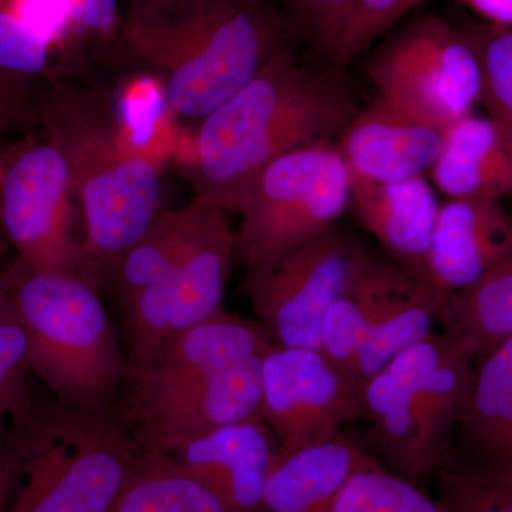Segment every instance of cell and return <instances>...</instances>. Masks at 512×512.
Here are the masks:
<instances>
[{"mask_svg":"<svg viewBox=\"0 0 512 512\" xmlns=\"http://www.w3.org/2000/svg\"><path fill=\"white\" fill-rule=\"evenodd\" d=\"M359 111L345 67H312L292 55L269 64L201 119L194 198L238 214L266 165L296 148L332 144Z\"/></svg>","mask_w":512,"mask_h":512,"instance_id":"obj_1","label":"cell"},{"mask_svg":"<svg viewBox=\"0 0 512 512\" xmlns=\"http://www.w3.org/2000/svg\"><path fill=\"white\" fill-rule=\"evenodd\" d=\"M123 45L160 77L175 114L201 120L303 43L276 0H177L127 9Z\"/></svg>","mask_w":512,"mask_h":512,"instance_id":"obj_2","label":"cell"},{"mask_svg":"<svg viewBox=\"0 0 512 512\" xmlns=\"http://www.w3.org/2000/svg\"><path fill=\"white\" fill-rule=\"evenodd\" d=\"M0 437V512H114L141 460L113 407L30 392Z\"/></svg>","mask_w":512,"mask_h":512,"instance_id":"obj_3","label":"cell"},{"mask_svg":"<svg viewBox=\"0 0 512 512\" xmlns=\"http://www.w3.org/2000/svg\"><path fill=\"white\" fill-rule=\"evenodd\" d=\"M63 151L82 208L83 268L94 285L109 282L121 256L163 210L156 161L124 147L110 101L60 79L43 87L35 124Z\"/></svg>","mask_w":512,"mask_h":512,"instance_id":"obj_4","label":"cell"},{"mask_svg":"<svg viewBox=\"0 0 512 512\" xmlns=\"http://www.w3.org/2000/svg\"><path fill=\"white\" fill-rule=\"evenodd\" d=\"M476 357L446 333H431L393 359L362 390L363 448L412 483L431 476L453 448Z\"/></svg>","mask_w":512,"mask_h":512,"instance_id":"obj_5","label":"cell"},{"mask_svg":"<svg viewBox=\"0 0 512 512\" xmlns=\"http://www.w3.org/2000/svg\"><path fill=\"white\" fill-rule=\"evenodd\" d=\"M28 333L30 365L47 392L82 407H113L128 359L99 295V286L69 272L5 269Z\"/></svg>","mask_w":512,"mask_h":512,"instance_id":"obj_6","label":"cell"},{"mask_svg":"<svg viewBox=\"0 0 512 512\" xmlns=\"http://www.w3.org/2000/svg\"><path fill=\"white\" fill-rule=\"evenodd\" d=\"M350 204L348 165L333 144L296 148L266 165L238 214L237 261L251 268L335 227Z\"/></svg>","mask_w":512,"mask_h":512,"instance_id":"obj_7","label":"cell"},{"mask_svg":"<svg viewBox=\"0 0 512 512\" xmlns=\"http://www.w3.org/2000/svg\"><path fill=\"white\" fill-rule=\"evenodd\" d=\"M365 72L379 96L443 131L481 99L476 50L463 29L437 15L389 36L367 57Z\"/></svg>","mask_w":512,"mask_h":512,"instance_id":"obj_8","label":"cell"},{"mask_svg":"<svg viewBox=\"0 0 512 512\" xmlns=\"http://www.w3.org/2000/svg\"><path fill=\"white\" fill-rule=\"evenodd\" d=\"M367 254L349 234L332 227L248 268L239 293L276 345L319 350L326 313L352 284Z\"/></svg>","mask_w":512,"mask_h":512,"instance_id":"obj_9","label":"cell"},{"mask_svg":"<svg viewBox=\"0 0 512 512\" xmlns=\"http://www.w3.org/2000/svg\"><path fill=\"white\" fill-rule=\"evenodd\" d=\"M72 173L63 151L40 131L8 144L0 183V227L19 261L45 272L80 274Z\"/></svg>","mask_w":512,"mask_h":512,"instance_id":"obj_10","label":"cell"},{"mask_svg":"<svg viewBox=\"0 0 512 512\" xmlns=\"http://www.w3.org/2000/svg\"><path fill=\"white\" fill-rule=\"evenodd\" d=\"M237 229L231 214L215 207L190 251L150 288L120 303L128 365L146 359L165 340L224 309Z\"/></svg>","mask_w":512,"mask_h":512,"instance_id":"obj_11","label":"cell"},{"mask_svg":"<svg viewBox=\"0 0 512 512\" xmlns=\"http://www.w3.org/2000/svg\"><path fill=\"white\" fill-rule=\"evenodd\" d=\"M261 416L288 453L362 417V392L319 350L275 345L262 360Z\"/></svg>","mask_w":512,"mask_h":512,"instance_id":"obj_12","label":"cell"},{"mask_svg":"<svg viewBox=\"0 0 512 512\" xmlns=\"http://www.w3.org/2000/svg\"><path fill=\"white\" fill-rule=\"evenodd\" d=\"M276 345L261 320L221 309L214 316L165 340L141 362L128 365L114 406L120 410L160 399L225 372Z\"/></svg>","mask_w":512,"mask_h":512,"instance_id":"obj_13","label":"cell"},{"mask_svg":"<svg viewBox=\"0 0 512 512\" xmlns=\"http://www.w3.org/2000/svg\"><path fill=\"white\" fill-rule=\"evenodd\" d=\"M265 355L160 399L131 409H117L130 427L141 456H165L184 441L262 417Z\"/></svg>","mask_w":512,"mask_h":512,"instance_id":"obj_14","label":"cell"},{"mask_svg":"<svg viewBox=\"0 0 512 512\" xmlns=\"http://www.w3.org/2000/svg\"><path fill=\"white\" fill-rule=\"evenodd\" d=\"M279 456L274 433L255 417L184 441L161 458L207 487L232 512H259Z\"/></svg>","mask_w":512,"mask_h":512,"instance_id":"obj_15","label":"cell"},{"mask_svg":"<svg viewBox=\"0 0 512 512\" xmlns=\"http://www.w3.org/2000/svg\"><path fill=\"white\" fill-rule=\"evenodd\" d=\"M512 251V214L501 201L448 198L439 205L426 282L448 296L466 291Z\"/></svg>","mask_w":512,"mask_h":512,"instance_id":"obj_16","label":"cell"},{"mask_svg":"<svg viewBox=\"0 0 512 512\" xmlns=\"http://www.w3.org/2000/svg\"><path fill=\"white\" fill-rule=\"evenodd\" d=\"M444 131L379 96L355 114L338 146L352 177L409 180L433 167Z\"/></svg>","mask_w":512,"mask_h":512,"instance_id":"obj_17","label":"cell"},{"mask_svg":"<svg viewBox=\"0 0 512 512\" xmlns=\"http://www.w3.org/2000/svg\"><path fill=\"white\" fill-rule=\"evenodd\" d=\"M350 204L357 220L382 245L387 258L426 282L427 258L440 204L424 175L389 183L350 175Z\"/></svg>","mask_w":512,"mask_h":512,"instance_id":"obj_18","label":"cell"},{"mask_svg":"<svg viewBox=\"0 0 512 512\" xmlns=\"http://www.w3.org/2000/svg\"><path fill=\"white\" fill-rule=\"evenodd\" d=\"M375 464L359 441L343 433L281 453L266 481L259 512H329L346 481Z\"/></svg>","mask_w":512,"mask_h":512,"instance_id":"obj_19","label":"cell"},{"mask_svg":"<svg viewBox=\"0 0 512 512\" xmlns=\"http://www.w3.org/2000/svg\"><path fill=\"white\" fill-rule=\"evenodd\" d=\"M429 173L448 198L501 201L512 194V150L490 117L471 113L444 131Z\"/></svg>","mask_w":512,"mask_h":512,"instance_id":"obj_20","label":"cell"},{"mask_svg":"<svg viewBox=\"0 0 512 512\" xmlns=\"http://www.w3.org/2000/svg\"><path fill=\"white\" fill-rule=\"evenodd\" d=\"M444 299L389 258L382 298L359 357L357 377L362 390L400 353L434 333Z\"/></svg>","mask_w":512,"mask_h":512,"instance_id":"obj_21","label":"cell"},{"mask_svg":"<svg viewBox=\"0 0 512 512\" xmlns=\"http://www.w3.org/2000/svg\"><path fill=\"white\" fill-rule=\"evenodd\" d=\"M477 360L453 450L478 463L512 466V333Z\"/></svg>","mask_w":512,"mask_h":512,"instance_id":"obj_22","label":"cell"},{"mask_svg":"<svg viewBox=\"0 0 512 512\" xmlns=\"http://www.w3.org/2000/svg\"><path fill=\"white\" fill-rule=\"evenodd\" d=\"M214 208V205L194 198L178 210H161L153 224L124 252L111 272L109 282L119 305L157 284L168 269L190 251Z\"/></svg>","mask_w":512,"mask_h":512,"instance_id":"obj_23","label":"cell"},{"mask_svg":"<svg viewBox=\"0 0 512 512\" xmlns=\"http://www.w3.org/2000/svg\"><path fill=\"white\" fill-rule=\"evenodd\" d=\"M443 332L480 359L512 333V251L466 291L446 296Z\"/></svg>","mask_w":512,"mask_h":512,"instance_id":"obj_24","label":"cell"},{"mask_svg":"<svg viewBox=\"0 0 512 512\" xmlns=\"http://www.w3.org/2000/svg\"><path fill=\"white\" fill-rule=\"evenodd\" d=\"M386 258L367 254L349 288L330 306L322 325L319 352L359 387L357 369L382 295Z\"/></svg>","mask_w":512,"mask_h":512,"instance_id":"obj_25","label":"cell"},{"mask_svg":"<svg viewBox=\"0 0 512 512\" xmlns=\"http://www.w3.org/2000/svg\"><path fill=\"white\" fill-rule=\"evenodd\" d=\"M114 512H232L207 487L161 457L141 456Z\"/></svg>","mask_w":512,"mask_h":512,"instance_id":"obj_26","label":"cell"},{"mask_svg":"<svg viewBox=\"0 0 512 512\" xmlns=\"http://www.w3.org/2000/svg\"><path fill=\"white\" fill-rule=\"evenodd\" d=\"M433 474L450 512H512V466L478 463L451 448Z\"/></svg>","mask_w":512,"mask_h":512,"instance_id":"obj_27","label":"cell"},{"mask_svg":"<svg viewBox=\"0 0 512 512\" xmlns=\"http://www.w3.org/2000/svg\"><path fill=\"white\" fill-rule=\"evenodd\" d=\"M55 47L0 5V89L39 94L57 79Z\"/></svg>","mask_w":512,"mask_h":512,"instance_id":"obj_28","label":"cell"},{"mask_svg":"<svg viewBox=\"0 0 512 512\" xmlns=\"http://www.w3.org/2000/svg\"><path fill=\"white\" fill-rule=\"evenodd\" d=\"M329 512H450L439 498H431L399 474L380 466L356 471L346 481Z\"/></svg>","mask_w":512,"mask_h":512,"instance_id":"obj_29","label":"cell"},{"mask_svg":"<svg viewBox=\"0 0 512 512\" xmlns=\"http://www.w3.org/2000/svg\"><path fill=\"white\" fill-rule=\"evenodd\" d=\"M476 50L481 99L512 150V26L488 22L461 28Z\"/></svg>","mask_w":512,"mask_h":512,"instance_id":"obj_30","label":"cell"},{"mask_svg":"<svg viewBox=\"0 0 512 512\" xmlns=\"http://www.w3.org/2000/svg\"><path fill=\"white\" fill-rule=\"evenodd\" d=\"M30 346L5 271H0V423L28 399Z\"/></svg>","mask_w":512,"mask_h":512,"instance_id":"obj_31","label":"cell"},{"mask_svg":"<svg viewBox=\"0 0 512 512\" xmlns=\"http://www.w3.org/2000/svg\"><path fill=\"white\" fill-rule=\"evenodd\" d=\"M424 0H355L326 63L346 67Z\"/></svg>","mask_w":512,"mask_h":512,"instance_id":"obj_32","label":"cell"},{"mask_svg":"<svg viewBox=\"0 0 512 512\" xmlns=\"http://www.w3.org/2000/svg\"><path fill=\"white\" fill-rule=\"evenodd\" d=\"M302 43L328 60L345 28L355 0H276Z\"/></svg>","mask_w":512,"mask_h":512,"instance_id":"obj_33","label":"cell"},{"mask_svg":"<svg viewBox=\"0 0 512 512\" xmlns=\"http://www.w3.org/2000/svg\"><path fill=\"white\" fill-rule=\"evenodd\" d=\"M74 42L124 50L123 26L126 12L120 0H62Z\"/></svg>","mask_w":512,"mask_h":512,"instance_id":"obj_34","label":"cell"},{"mask_svg":"<svg viewBox=\"0 0 512 512\" xmlns=\"http://www.w3.org/2000/svg\"><path fill=\"white\" fill-rule=\"evenodd\" d=\"M5 8L56 50L76 45L62 0H9Z\"/></svg>","mask_w":512,"mask_h":512,"instance_id":"obj_35","label":"cell"},{"mask_svg":"<svg viewBox=\"0 0 512 512\" xmlns=\"http://www.w3.org/2000/svg\"><path fill=\"white\" fill-rule=\"evenodd\" d=\"M40 93L22 94L0 89V140L15 128L35 124Z\"/></svg>","mask_w":512,"mask_h":512,"instance_id":"obj_36","label":"cell"},{"mask_svg":"<svg viewBox=\"0 0 512 512\" xmlns=\"http://www.w3.org/2000/svg\"><path fill=\"white\" fill-rule=\"evenodd\" d=\"M490 22L512 26V0H463Z\"/></svg>","mask_w":512,"mask_h":512,"instance_id":"obj_37","label":"cell"},{"mask_svg":"<svg viewBox=\"0 0 512 512\" xmlns=\"http://www.w3.org/2000/svg\"><path fill=\"white\" fill-rule=\"evenodd\" d=\"M177 0H128L130 10H141V12H161L170 8Z\"/></svg>","mask_w":512,"mask_h":512,"instance_id":"obj_38","label":"cell"},{"mask_svg":"<svg viewBox=\"0 0 512 512\" xmlns=\"http://www.w3.org/2000/svg\"><path fill=\"white\" fill-rule=\"evenodd\" d=\"M6 158H8V146L0 148V183H2L3 170H5ZM2 227H0V252H2ZM5 238V237H3Z\"/></svg>","mask_w":512,"mask_h":512,"instance_id":"obj_39","label":"cell"},{"mask_svg":"<svg viewBox=\"0 0 512 512\" xmlns=\"http://www.w3.org/2000/svg\"><path fill=\"white\" fill-rule=\"evenodd\" d=\"M9 0H0V5L6 6L8 5Z\"/></svg>","mask_w":512,"mask_h":512,"instance_id":"obj_40","label":"cell"}]
</instances>
